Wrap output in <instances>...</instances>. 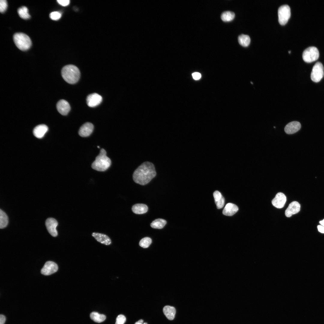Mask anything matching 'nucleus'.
<instances>
[{
  "instance_id": "e433bc0d",
  "label": "nucleus",
  "mask_w": 324,
  "mask_h": 324,
  "mask_svg": "<svg viewBox=\"0 0 324 324\" xmlns=\"http://www.w3.org/2000/svg\"><path fill=\"white\" fill-rule=\"evenodd\" d=\"M143 320L142 319H141L136 322L134 324H148L146 322L143 323Z\"/></svg>"
},
{
  "instance_id": "473e14b6",
  "label": "nucleus",
  "mask_w": 324,
  "mask_h": 324,
  "mask_svg": "<svg viewBox=\"0 0 324 324\" xmlns=\"http://www.w3.org/2000/svg\"><path fill=\"white\" fill-rule=\"evenodd\" d=\"M57 2L60 4L64 6L68 5L70 3L69 0H57Z\"/></svg>"
},
{
  "instance_id": "412c9836",
  "label": "nucleus",
  "mask_w": 324,
  "mask_h": 324,
  "mask_svg": "<svg viewBox=\"0 0 324 324\" xmlns=\"http://www.w3.org/2000/svg\"><path fill=\"white\" fill-rule=\"evenodd\" d=\"M90 317L94 322L100 323L104 321L106 316L103 314H100L97 312H93L90 314Z\"/></svg>"
},
{
  "instance_id": "2f4dec72",
  "label": "nucleus",
  "mask_w": 324,
  "mask_h": 324,
  "mask_svg": "<svg viewBox=\"0 0 324 324\" xmlns=\"http://www.w3.org/2000/svg\"><path fill=\"white\" fill-rule=\"evenodd\" d=\"M213 195L215 202H217L219 200L222 196L218 190L215 191L214 192Z\"/></svg>"
},
{
  "instance_id": "9b49d317",
  "label": "nucleus",
  "mask_w": 324,
  "mask_h": 324,
  "mask_svg": "<svg viewBox=\"0 0 324 324\" xmlns=\"http://www.w3.org/2000/svg\"><path fill=\"white\" fill-rule=\"evenodd\" d=\"M286 200V197L284 194L281 192H279L272 200V203L275 207L281 208L284 206Z\"/></svg>"
},
{
  "instance_id": "1a4fd4ad",
  "label": "nucleus",
  "mask_w": 324,
  "mask_h": 324,
  "mask_svg": "<svg viewBox=\"0 0 324 324\" xmlns=\"http://www.w3.org/2000/svg\"><path fill=\"white\" fill-rule=\"evenodd\" d=\"M87 105L90 107H95L100 104L102 100V97L96 93L88 95L86 98Z\"/></svg>"
},
{
  "instance_id": "9d476101",
  "label": "nucleus",
  "mask_w": 324,
  "mask_h": 324,
  "mask_svg": "<svg viewBox=\"0 0 324 324\" xmlns=\"http://www.w3.org/2000/svg\"><path fill=\"white\" fill-rule=\"evenodd\" d=\"M45 225L48 231L51 235L53 237L57 236L56 228L58 223L56 220L53 218H48L46 221Z\"/></svg>"
},
{
  "instance_id": "6e6552de",
  "label": "nucleus",
  "mask_w": 324,
  "mask_h": 324,
  "mask_svg": "<svg viewBox=\"0 0 324 324\" xmlns=\"http://www.w3.org/2000/svg\"><path fill=\"white\" fill-rule=\"evenodd\" d=\"M58 266L55 262L51 261L46 262L41 269V272L44 275H48L56 272L58 270Z\"/></svg>"
},
{
  "instance_id": "f257e3e1",
  "label": "nucleus",
  "mask_w": 324,
  "mask_h": 324,
  "mask_svg": "<svg viewBox=\"0 0 324 324\" xmlns=\"http://www.w3.org/2000/svg\"><path fill=\"white\" fill-rule=\"evenodd\" d=\"M156 174L154 164L150 162L146 161L142 163L134 171L133 178L136 183L144 185L148 183Z\"/></svg>"
},
{
  "instance_id": "6ab92c4d",
  "label": "nucleus",
  "mask_w": 324,
  "mask_h": 324,
  "mask_svg": "<svg viewBox=\"0 0 324 324\" xmlns=\"http://www.w3.org/2000/svg\"><path fill=\"white\" fill-rule=\"evenodd\" d=\"M163 313L166 317L170 320H172L174 318L176 310L174 307L166 305L163 308Z\"/></svg>"
},
{
  "instance_id": "c85d7f7f",
  "label": "nucleus",
  "mask_w": 324,
  "mask_h": 324,
  "mask_svg": "<svg viewBox=\"0 0 324 324\" xmlns=\"http://www.w3.org/2000/svg\"><path fill=\"white\" fill-rule=\"evenodd\" d=\"M126 321V318L122 314H120L117 317L115 324H124Z\"/></svg>"
},
{
  "instance_id": "20e7f679",
  "label": "nucleus",
  "mask_w": 324,
  "mask_h": 324,
  "mask_svg": "<svg viewBox=\"0 0 324 324\" xmlns=\"http://www.w3.org/2000/svg\"><path fill=\"white\" fill-rule=\"evenodd\" d=\"M14 43L20 50L22 51L28 50L32 45V41L29 37L26 34L18 32L13 36Z\"/></svg>"
},
{
  "instance_id": "7ed1b4c3",
  "label": "nucleus",
  "mask_w": 324,
  "mask_h": 324,
  "mask_svg": "<svg viewBox=\"0 0 324 324\" xmlns=\"http://www.w3.org/2000/svg\"><path fill=\"white\" fill-rule=\"evenodd\" d=\"M106 152L103 148L100 150L99 155L92 164V167L96 170L103 172L106 170L110 166L111 160L106 155Z\"/></svg>"
},
{
  "instance_id": "b1692460",
  "label": "nucleus",
  "mask_w": 324,
  "mask_h": 324,
  "mask_svg": "<svg viewBox=\"0 0 324 324\" xmlns=\"http://www.w3.org/2000/svg\"><path fill=\"white\" fill-rule=\"evenodd\" d=\"M8 222V217L6 214L1 209L0 210V228L3 229L6 227Z\"/></svg>"
},
{
  "instance_id": "dca6fc26",
  "label": "nucleus",
  "mask_w": 324,
  "mask_h": 324,
  "mask_svg": "<svg viewBox=\"0 0 324 324\" xmlns=\"http://www.w3.org/2000/svg\"><path fill=\"white\" fill-rule=\"evenodd\" d=\"M48 127L46 125L42 124L36 126L34 129V135L38 138H41L44 137L48 130Z\"/></svg>"
},
{
  "instance_id": "aec40b11",
  "label": "nucleus",
  "mask_w": 324,
  "mask_h": 324,
  "mask_svg": "<svg viewBox=\"0 0 324 324\" xmlns=\"http://www.w3.org/2000/svg\"><path fill=\"white\" fill-rule=\"evenodd\" d=\"M133 212L137 214L146 213L148 210V207L143 204H136L133 205L132 208Z\"/></svg>"
},
{
  "instance_id": "c9c22d12",
  "label": "nucleus",
  "mask_w": 324,
  "mask_h": 324,
  "mask_svg": "<svg viewBox=\"0 0 324 324\" xmlns=\"http://www.w3.org/2000/svg\"><path fill=\"white\" fill-rule=\"evenodd\" d=\"M317 228L319 232L322 233H324V226L321 225H318Z\"/></svg>"
},
{
  "instance_id": "393cba45",
  "label": "nucleus",
  "mask_w": 324,
  "mask_h": 324,
  "mask_svg": "<svg viewBox=\"0 0 324 324\" xmlns=\"http://www.w3.org/2000/svg\"><path fill=\"white\" fill-rule=\"evenodd\" d=\"M17 12L19 16L22 19H28L31 17L28 13V10L27 8L25 6H22L19 8Z\"/></svg>"
},
{
  "instance_id": "58836bf2",
  "label": "nucleus",
  "mask_w": 324,
  "mask_h": 324,
  "mask_svg": "<svg viewBox=\"0 0 324 324\" xmlns=\"http://www.w3.org/2000/svg\"><path fill=\"white\" fill-rule=\"evenodd\" d=\"M291 51H289V53H291Z\"/></svg>"
},
{
  "instance_id": "4468645a",
  "label": "nucleus",
  "mask_w": 324,
  "mask_h": 324,
  "mask_svg": "<svg viewBox=\"0 0 324 324\" xmlns=\"http://www.w3.org/2000/svg\"><path fill=\"white\" fill-rule=\"evenodd\" d=\"M56 108L59 112L63 115H67L70 109L69 103L63 99L61 100L58 102Z\"/></svg>"
},
{
  "instance_id": "7c9ffc66",
  "label": "nucleus",
  "mask_w": 324,
  "mask_h": 324,
  "mask_svg": "<svg viewBox=\"0 0 324 324\" xmlns=\"http://www.w3.org/2000/svg\"><path fill=\"white\" fill-rule=\"evenodd\" d=\"M218 209H220L223 207L225 203V199L222 196L221 199L218 201L215 202Z\"/></svg>"
},
{
  "instance_id": "2eb2a0df",
  "label": "nucleus",
  "mask_w": 324,
  "mask_h": 324,
  "mask_svg": "<svg viewBox=\"0 0 324 324\" xmlns=\"http://www.w3.org/2000/svg\"><path fill=\"white\" fill-rule=\"evenodd\" d=\"M301 127L299 122L296 121H292L286 125L284 128V131L287 134H292L298 131L300 129Z\"/></svg>"
},
{
  "instance_id": "4be33fe9",
  "label": "nucleus",
  "mask_w": 324,
  "mask_h": 324,
  "mask_svg": "<svg viewBox=\"0 0 324 324\" xmlns=\"http://www.w3.org/2000/svg\"><path fill=\"white\" fill-rule=\"evenodd\" d=\"M166 223V221L164 219L158 218L154 221L151 223V226L153 228L161 229L163 228Z\"/></svg>"
},
{
  "instance_id": "423d86ee",
  "label": "nucleus",
  "mask_w": 324,
  "mask_h": 324,
  "mask_svg": "<svg viewBox=\"0 0 324 324\" xmlns=\"http://www.w3.org/2000/svg\"><path fill=\"white\" fill-rule=\"evenodd\" d=\"M278 22L282 25H285L291 16L290 8L287 4L283 5L280 6L278 10Z\"/></svg>"
},
{
  "instance_id": "f03ea898",
  "label": "nucleus",
  "mask_w": 324,
  "mask_h": 324,
  "mask_svg": "<svg viewBox=\"0 0 324 324\" xmlns=\"http://www.w3.org/2000/svg\"><path fill=\"white\" fill-rule=\"evenodd\" d=\"M61 74L64 80L71 84L78 82L80 74L78 68L72 64H68L64 67L61 70Z\"/></svg>"
},
{
  "instance_id": "39448f33",
  "label": "nucleus",
  "mask_w": 324,
  "mask_h": 324,
  "mask_svg": "<svg viewBox=\"0 0 324 324\" xmlns=\"http://www.w3.org/2000/svg\"><path fill=\"white\" fill-rule=\"evenodd\" d=\"M319 53L317 48L314 46L307 48L303 51L302 58L304 61L310 63L317 60L319 58Z\"/></svg>"
},
{
  "instance_id": "0eeeda50",
  "label": "nucleus",
  "mask_w": 324,
  "mask_h": 324,
  "mask_svg": "<svg viewBox=\"0 0 324 324\" xmlns=\"http://www.w3.org/2000/svg\"><path fill=\"white\" fill-rule=\"evenodd\" d=\"M324 75V68L322 64L317 62L314 66L311 72L310 77L314 82H320Z\"/></svg>"
},
{
  "instance_id": "f3484780",
  "label": "nucleus",
  "mask_w": 324,
  "mask_h": 324,
  "mask_svg": "<svg viewBox=\"0 0 324 324\" xmlns=\"http://www.w3.org/2000/svg\"><path fill=\"white\" fill-rule=\"evenodd\" d=\"M238 210L236 205L229 203L226 204L223 211V214L228 216H232L237 212Z\"/></svg>"
},
{
  "instance_id": "f8f14e48",
  "label": "nucleus",
  "mask_w": 324,
  "mask_h": 324,
  "mask_svg": "<svg viewBox=\"0 0 324 324\" xmlns=\"http://www.w3.org/2000/svg\"><path fill=\"white\" fill-rule=\"evenodd\" d=\"M300 209V204L297 201H294L290 203L285 211V215L287 217H290L293 214L298 212Z\"/></svg>"
},
{
  "instance_id": "f704fd0d",
  "label": "nucleus",
  "mask_w": 324,
  "mask_h": 324,
  "mask_svg": "<svg viewBox=\"0 0 324 324\" xmlns=\"http://www.w3.org/2000/svg\"><path fill=\"white\" fill-rule=\"evenodd\" d=\"M6 320V318L4 316L1 314L0 316V324H4Z\"/></svg>"
},
{
  "instance_id": "bb28decb",
  "label": "nucleus",
  "mask_w": 324,
  "mask_h": 324,
  "mask_svg": "<svg viewBox=\"0 0 324 324\" xmlns=\"http://www.w3.org/2000/svg\"><path fill=\"white\" fill-rule=\"evenodd\" d=\"M152 239L148 237L144 238L142 239L139 242V245L144 248H148L152 243Z\"/></svg>"
},
{
  "instance_id": "a211bd4d",
  "label": "nucleus",
  "mask_w": 324,
  "mask_h": 324,
  "mask_svg": "<svg viewBox=\"0 0 324 324\" xmlns=\"http://www.w3.org/2000/svg\"><path fill=\"white\" fill-rule=\"evenodd\" d=\"M92 236L98 242L106 245L110 244L111 241L110 238L107 235L99 233L93 232Z\"/></svg>"
},
{
  "instance_id": "5701e85b",
  "label": "nucleus",
  "mask_w": 324,
  "mask_h": 324,
  "mask_svg": "<svg viewBox=\"0 0 324 324\" xmlns=\"http://www.w3.org/2000/svg\"><path fill=\"white\" fill-rule=\"evenodd\" d=\"M238 40L240 45L242 46L246 47L249 44L250 39L248 35L242 34L238 36Z\"/></svg>"
},
{
  "instance_id": "c756f323",
  "label": "nucleus",
  "mask_w": 324,
  "mask_h": 324,
  "mask_svg": "<svg viewBox=\"0 0 324 324\" xmlns=\"http://www.w3.org/2000/svg\"><path fill=\"white\" fill-rule=\"evenodd\" d=\"M8 7V4L6 0H1L0 1V11L1 13H4Z\"/></svg>"
},
{
  "instance_id": "ea45409f",
  "label": "nucleus",
  "mask_w": 324,
  "mask_h": 324,
  "mask_svg": "<svg viewBox=\"0 0 324 324\" xmlns=\"http://www.w3.org/2000/svg\"><path fill=\"white\" fill-rule=\"evenodd\" d=\"M98 148H99V146H98Z\"/></svg>"
},
{
  "instance_id": "72a5a7b5",
  "label": "nucleus",
  "mask_w": 324,
  "mask_h": 324,
  "mask_svg": "<svg viewBox=\"0 0 324 324\" xmlns=\"http://www.w3.org/2000/svg\"><path fill=\"white\" fill-rule=\"evenodd\" d=\"M192 76L194 79L198 80L200 79L201 77V75L198 72H196L192 74Z\"/></svg>"
},
{
  "instance_id": "cd10ccee",
  "label": "nucleus",
  "mask_w": 324,
  "mask_h": 324,
  "mask_svg": "<svg viewBox=\"0 0 324 324\" xmlns=\"http://www.w3.org/2000/svg\"><path fill=\"white\" fill-rule=\"evenodd\" d=\"M61 13L58 11H54L51 12L50 14V18L53 20H57L61 17Z\"/></svg>"
},
{
  "instance_id": "a878e982",
  "label": "nucleus",
  "mask_w": 324,
  "mask_h": 324,
  "mask_svg": "<svg viewBox=\"0 0 324 324\" xmlns=\"http://www.w3.org/2000/svg\"><path fill=\"white\" fill-rule=\"evenodd\" d=\"M235 16L234 12L230 11H226L223 12L221 15V20L224 22H229L232 20Z\"/></svg>"
},
{
  "instance_id": "ddd939ff",
  "label": "nucleus",
  "mask_w": 324,
  "mask_h": 324,
  "mask_svg": "<svg viewBox=\"0 0 324 324\" xmlns=\"http://www.w3.org/2000/svg\"><path fill=\"white\" fill-rule=\"evenodd\" d=\"M93 129L94 126L92 123L86 122L80 128L78 132L79 134L82 137H87L91 134Z\"/></svg>"
},
{
  "instance_id": "4c0bfd02",
  "label": "nucleus",
  "mask_w": 324,
  "mask_h": 324,
  "mask_svg": "<svg viewBox=\"0 0 324 324\" xmlns=\"http://www.w3.org/2000/svg\"><path fill=\"white\" fill-rule=\"evenodd\" d=\"M320 223L321 225L324 226V219L320 221Z\"/></svg>"
}]
</instances>
